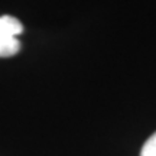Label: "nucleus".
Instances as JSON below:
<instances>
[{
    "label": "nucleus",
    "mask_w": 156,
    "mask_h": 156,
    "mask_svg": "<svg viewBox=\"0 0 156 156\" xmlns=\"http://www.w3.org/2000/svg\"><path fill=\"white\" fill-rule=\"evenodd\" d=\"M23 32V26L20 20L13 16L5 15L0 16V56L16 55L20 51V42L17 39V35Z\"/></svg>",
    "instance_id": "f257e3e1"
},
{
    "label": "nucleus",
    "mask_w": 156,
    "mask_h": 156,
    "mask_svg": "<svg viewBox=\"0 0 156 156\" xmlns=\"http://www.w3.org/2000/svg\"><path fill=\"white\" fill-rule=\"evenodd\" d=\"M140 156H156V132L145 142L140 151Z\"/></svg>",
    "instance_id": "f03ea898"
}]
</instances>
